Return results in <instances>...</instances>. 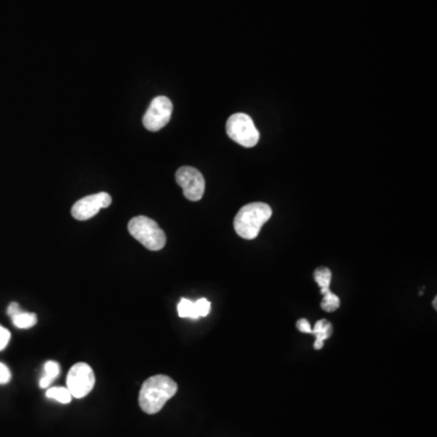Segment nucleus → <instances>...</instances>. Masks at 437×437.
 I'll list each match as a JSON object with an SVG mask.
<instances>
[{
	"mask_svg": "<svg viewBox=\"0 0 437 437\" xmlns=\"http://www.w3.org/2000/svg\"><path fill=\"white\" fill-rule=\"evenodd\" d=\"M95 375L91 366L77 363L73 366L67 375V389L76 399H83L94 389Z\"/></svg>",
	"mask_w": 437,
	"mask_h": 437,
	"instance_id": "39448f33",
	"label": "nucleus"
},
{
	"mask_svg": "<svg viewBox=\"0 0 437 437\" xmlns=\"http://www.w3.org/2000/svg\"><path fill=\"white\" fill-rule=\"evenodd\" d=\"M47 397L56 400L57 402L69 403L72 400V395L67 388H52V389H47Z\"/></svg>",
	"mask_w": 437,
	"mask_h": 437,
	"instance_id": "4468645a",
	"label": "nucleus"
},
{
	"mask_svg": "<svg viewBox=\"0 0 437 437\" xmlns=\"http://www.w3.org/2000/svg\"><path fill=\"white\" fill-rule=\"evenodd\" d=\"M311 334L316 337L313 347L316 350H321L322 347H323V344H325V340H327V339L330 338V335L333 334V326L327 320H320V321L316 322Z\"/></svg>",
	"mask_w": 437,
	"mask_h": 437,
	"instance_id": "1a4fd4ad",
	"label": "nucleus"
},
{
	"mask_svg": "<svg viewBox=\"0 0 437 437\" xmlns=\"http://www.w3.org/2000/svg\"><path fill=\"white\" fill-rule=\"evenodd\" d=\"M11 320H13V326L16 327V328H20V330L32 328V327L37 325V321H38L35 313H25L22 310L20 313H16L15 316H13Z\"/></svg>",
	"mask_w": 437,
	"mask_h": 437,
	"instance_id": "f8f14e48",
	"label": "nucleus"
},
{
	"mask_svg": "<svg viewBox=\"0 0 437 437\" xmlns=\"http://www.w3.org/2000/svg\"><path fill=\"white\" fill-rule=\"evenodd\" d=\"M226 133L230 139L243 147H254L260 139L253 120L245 113H235L228 118Z\"/></svg>",
	"mask_w": 437,
	"mask_h": 437,
	"instance_id": "20e7f679",
	"label": "nucleus"
},
{
	"mask_svg": "<svg viewBox=\"0 0 437 437\" xmlns=\"http://www.w3.org/2000/svg\"><path fill=\"white\" fill-rule=\"evenodd\" d=\"M129 233L139 240L145 248L158 252L167 243V236L155 220L147 216H136L128 223Z\"/></svg>",
	"mask_w": 437,
	"mask_h": 437,
	"instance_id": "7ed1b4c3",
	"label": "nucleus"
},
{
	"mask_svg": "<svg viewBox=\"0 0 437 437\" xmlns=\"http://www.w3.org/2000/svg\"><path fill=\"white\" fill-rule=\"evenodd\" d=\"M60 371V364L55 361H47V363L44 364V375L39 380V386L47 389L56 378L59 377Z\"/></svg>",
	"mask_w": 437,
	"mask_h": 437,
	"instance_id": "9d476101",
	"label": "nucleus"
},
{
	"mask_svg": "<svg viewBox=\"0 0 437 437\" xmlns=\"http://www.w3.org/2000/svg\"><path fill=\"white\" fill-rule=\"evenodd\" d=\"M315 281L317 282L318 286L321 288L322 296L330 294V282H332V271L328 267H318L313 272Z\"/></svg>",
	"mask_w": 437,
	"mask_h": 437,
	"instance_id": "9b49d317",
	"label": "nucleus"
},
{
	"mask_svg": "<svg viewBox=\"0 0 437 437\" xmlns=\"http://www.w3.org/2000/svg\"><path fill=\"white\" fill-rule=\"evenodd\" d=\"M173 103L167 96H157L152 100L146 111L142 123L147 130L158 132L169 123L172 118Z\"/></svg>",
	"mask_w": 437,
	"mask_h": 437,
	"instance_id": "423d86ee",
	"label": "nucleus"
},
{
	"mask_svg": "<svg viewBox=\"0 0 437 437\" xmlns=\"http://www.w3.org/2000/svg\"><path fill=\"white\" fill-rule=\"evenodd\" d=\"M10 339H11V334H10L9 330L3 326H0V351H3L5 347L8 346Z\"/></svg>",
	"mask_w": 437,
	"mask_h": 437,
	"instance_id": "f3484780",
	"label": "nucleus"
},
{
	"mask_svg": "<svg viewBox=\"0 0 437 437\" xmlns=\"http://www.w3.org/2000/svg\"><path fill=\"white\" fill-rule=\"evenodd\" d=\"M20 311H21V309H20L18 303H11V304L9 305V308H8V315H9L10 317H13V316H15V315L20 313Z\"/></svg>",
	"mask_w": 437,
	"mask_h": 437,
	"instance_id": "aec40b11",
	"label": "nucleus"
},
{
	"mask_svg": "<svg viewBox=\"0 0 437 437\" xmlns=\"http://www.w3.org/2000/svg\"><path fill=\"white\" fill-rule=\"evenodd\" d=\"M271 215V206L262 202L249 203L242 206L233 223L237 235L245 240L257 238L262 226L270 220Z\"/></svg>",
	"mask_w": 437,
	"mask_h": 437,
	"instance_id": "f03ea898",
	"label": "nucleus"
},
{
	"mask_svg": "<svg viewBox=\"0 0 437 437\" xmlns=\"http://www.w3.org/2000/svg\"><path fill=\"white\" fill-rule=\"evenodd\" d=\"M340 306V299L338 296H335L334 293L330 291V294L323 296V301L321 303L322 309L327 313H333L335 310L339 309Z\"/></svg>",
	"mask_w": 437,
	"mask_h": 437,
	"instance_id": "2eb2a0df",
	"label": "nucleus"
},
{
	"mask_svg": "<svg viewBox=\"0 0 437 437\" xmlns=\"http://www.w3.org/2000/svg\"><path fill=\"white\" fill-rule=\"evenodd\" d=\"M436 301H437V299H436V298H435V299H433V308H435V310L437 309V303H436Z\"/></svg>",
	"mask_w": 437,
	"mask_h": 437,
	"instance_id": "412c9836",
	"label": "nucleus"
},
{
	"mask_svg": "<svg viewBox=\"0 0 437 437\" xmlns=\"http://www.w3.org/2000/svg\"><path fill=\"white\" fill-rule=\"evenodd\" d=\"M176 182L184 191L185 197L191 202L202 199L206 190V181L201 172L193 167H181L175 174Z\"/></svg>",
	"mask_w": 437,
	"mask_h": 437,
	"instance_id": "0eeeda50",
	"label": "nucleus"
},
{
	"mask_svg": "<svg viewBox=\"0 0 437 437\" xmlns=\"http://www.w3.org/2000/svg\"><path fill=\"white\" fill-rule=\"evenodd\" d=\"M177 391V384L163 374L151 377L141 386L139 404L147 414L158 413Z\"/></svg>",
	"mask_w": 437,
	"mask_h": 437,
	"instance_id": "f257e3e1",
	"label": "nucleus"
},
{
	"mask_svg": "<svg viewBox=\"0 0 437 437\" xmlns=\"http://www.w3.org/2000/svg\"><path fill=\"white\" fill-rule=\"evenodd\" d=\"M11 379V372L4 363L0 362V384H8Z\"/></svg>",
	"mask_w": 437,
	"mask_h": 437,
	"instance_id": "a211bd4d",
	"label": "nucleus"
},
{
	"mask_svg": "<svg viewBox=\"0 0 437 437\" xmlns=\"http://www.w3.org/2000/svg\"><path fill=\"white\" fill-rule=\"evenodd\" d=\"M111 203L112 198L108 193H95L76 202L71 213L73 218H77L79 221H86L98 214L103 208H108L111 206Z\"/></svg>",
	"mask_w": 437,
	"mask_h": 437,
	"instance_id": "6e6552de",
	"label": "nucleus"
},
{
	"mask_svg": "<svg viewBox=\"0 0 437 437\" xmlns=\"http://www.w3.org/2000/svg\"><path fill=\"white\" fill-rule=\"evenodd\" d=\"M177 313L181 318H191V320H198L199 315L197 313L196 303L182 298L180 303L177 304Z\"/></svg>",
	"mask_w": 437,
	"mask_h": 437,
	"instance_id": "ddd939ff",
	"label": "nucleus"
},
{
	"mask_svg": "<svg viewBox=\"0 0 437 437\" xmlns=\"http://www.w3.org/2000/svg\"><path fill=\"white\" fill-rule=\"evenodd\" d=\"M196 303V308H197V313L199 315V317H206L210 313V303L206 301V298H202L199 301H194Z\"/></svg>",
	"mask_w": 437,
	"mask_h": 437,
	"instance_id": "dca6fc26",
	"label": "nucleus"
},
{
	"mask_svg": "<svg viewBox=\"0 0 437 437\" xmlns=\"http://www.w3.org/2000/svg\"><path fill=\"white\" fill-rule=\"evenodd\" d=\"M296 328L301 330V333H313V328L310 326V322L305 318H301L299 321L296 322Z\"/></svg>",
	"mask_w": 437,
	"mask_h": 437,
	"instance_id": "6ab92c4d",
	"label": "nucleus"
}]
</instances>
